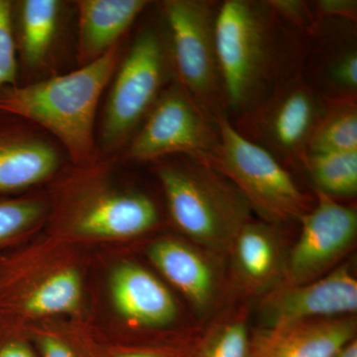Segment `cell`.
I'll use <instances>...</instances> for the list:
<instances>
[{"label":"cell","mask_w":357,"mask_h":357,"mask_svg":"<svg viewBox=\"0 0 357 357\" xmlns=\"http://www.w3.org/2000/svg\"><path fill=\"white\" fill-rule=\"evenodd\" d=\"M215 30L230 121L300 74L307 35L282 20L267 0L220 2Z\"/></svg>","instance_id":"obj_1"},{"label":"cell","mask_w":357,"mask_h":357,"mask_svg":"<svg viewBox=\"0 0 357 357\" xmlns=\"http://www.w3.org/2000/svg\"><path fill=\"white\" fill-rule=\"evenodd\" d=\"M119 47L79 70L27 86L0 91V112L34 122L53 134L74 163L96 164L98 102L116 68Z\"/></svg>","instance_id":"obj_2"},{"label":"cell","mask_w":357,"mask_h":357,"mask_svg":"<svg viewBox=\"0 0 357 357\" xmlns=\"http://www.w3.org/2000/svg\"><path fill=\"white\" fill-rule=\"evenodd\" d=\"M184 157L157 168L171 218L192 241L218 250L229 248L249 222L250 206L222 173Z\"/></svg>","instance_id":"obj_3"},{"label":"cell","mask_w":357,"mask_h":357,"mask_svg":"<svg viewBox=\"0 0 357 357\" xmlns=\"http://www.w3.org/2000/svg\"><path fill=\"white\" fill-rule=\"evenodd\" d=\"M220 143L211 158L202 161L229 178L267 222L301 220L311 211L310 199L291 171L269 152L237 132L229 117H218Z\"/></svg>","instance_id":"obj_4"},{"label":"cell","mask_w":357,"mask_h":357,"mask_svg":"<svg viewBox=\"0 0 357 357\" xmlns=\"http://www.w3.org/2000/svg\"><path fill=\"white\" fill-rule=\"evenodd\" d=\"M220 4L213 0L161 3L176 79L202 109L217 119L227 115L215 30Z\"/></svg>","instance_id":"obj_5"},{"label":"cell","mask_w":357,"mask_h":357,"mask_svg":"<svg viewBox=\"0 0 357 357\" xmlns=\"http://www.w3.org/2000/svg\"><path fill=\"white\" fill-rule=\"evenodd\" d=\"M156 27L143 28L117 72L103 116L102 140L119 146L144 121L174 70L170 40ZM169 36V35H168Z\"/></svg>","instance_id":"obj_6"},{"label":"cell","mask_w":357,"mask_h":357,"mask_svg":"<svg viewBox=\"0 0 357 357\" xmlns=\"http://www.w3.org/2000/svg\"><path fill=\"white\" fill-rule=\"evenodd\" d=\"M326 102L300 73L252 109L229 121L237 132L266 150L290 171L301 169Z\"/></svg>","instance_id":"obj_7"},{"label":"cell","mask_w":357,"mask_h":357,"mask_svg":"<svg viewBox=\"0 0 357 357\" xmlns=\"http://www.w3.org/2000/svg\"><path fill=\"white\" fill-rule=\"evenodd\" d=\"M220 143L218 119L202 109L175 77L129 143L126 156L153 161L185 155L206 161L218 151Z\"/></svg>","instance_id":"obj_8"},{"label":"cell","mask_w":357,"mask_h":357,"mask_svg":"<svg viewBox=\"0 0 357 357\" xmlns=\"http://www.w3.org/2000/svg\"><path fill=\"white\" fill-rule=\"evenodd\" d=\"M89 177L83 189L70 192L62 222L76 236L121 239L140 236L159 220L156 204L141 192L119 191Z\"/></svg>","instance_id":"obj_9"},{"label":"cell","mask_w":357,"mask_h":357,"mask_svg":"<svg viewBox=\"0 0 357 357\" xmlns=\"http://www.w3.org/2000/svg\"><path fill=\"white\" fill-rule=\"evenodd\" d=\"M311 211L301 218L302 229L288 260L290 285L314 280L351 248L357 234V211L316 191Z\"/></svg>","instance_id":"obj_10"},{"label":"cell","mask_w":357,"mask_h":357,"mask_svg":"<svg viewBox=\"0 0 357 357\" xmlns=\"http://www.w3.org/2000/svg\"><path fill=\"white\" fill-rule=\"evenodd\" d=\"M356 22L317 21L307 35L301 76L326 100H357Z\"/></svg>","instance_id":"obj_11"},{"label":"cell","mask_w":357,"mask_h":357,"mask_svg":"<svg viewBox=\"0 0 357 357\" xmlns=\"http://www.w3.org/2000/svg\"><path fill=\"white\" fill-rule=\"evenodd\" d=\"M357 310V282L345 267L312 283L290 285L262 306L263 323L282 331L309 319L352 314Z\"/></svg>","instance_id":"obj_12"},{"label":"cell","mask_w":357,"mask_h":357,"mask_svg":"<svg viewBox=\"0 0 357 357\" xmlns=\"http://www.w3.org/2000/svg\"><path fill=\"white\" fill-rule=\"evenodd\" d=\"M109 290L117 312L136 325L165 326L177 317V305L165 285L133 263L114 268Z\"/></svg>","instance_id":"obj_13"},{"label":"cell","mask_w":357,"mask_h":357,"mask_svg":"<svg viewBox=\"0 0 357 357\" xmlns=\"http://www.w3.org/2000/svg\"><path fill=\"white\" fill-rule=\"evenodd\" d=\"M60 154L48 141L17 128H0V194L22 191L52 177Z\"/></svg>","instance_id":"obj_14"},{"label":"cell","mask_w":357,"mask_h":357,"mask_svg":"<svg viewBox=\"0 0 357 357\" xmlns=\"http://www.w3.org/2000/svg\"><path fill=\"white\" fill-rule=\"evenodd\" d=\"M149 3L146 0L77 1L79 64L93 62L119 45V39Z\"/></svg>","instance_id":"obj_15"},{"label":"cell","mask_w":357,"mask_h":357,"mask_svg":"<svg viewBox=\"0 0 357 357\" xmlns=\"http://www.w3.org/2000/svg\"><path fill=\"white\" fill-rule=\"evenodd\" d=\"M83 297L81 274L73 267L61 268L27 288L0 290V314L44 317L70 314Z\"/></svg>","instance_id":"obj_16"},{"label":"cell","mask_w":357,"mask_h":357,"mask_svg":"<svg viewBox=\"0 0 357 357\" xmlns=\"http://www.w3.org/2000/svg\"><path fill=\"white\" fill-rule=\"evenodd\" d=\"M148 255L167 280L195 306H208L215 293V275L203 256L171 238L155 241L148 249Z\"/></svg>","instance_id":"obj_17"},{"label":"cell","mask_w":357,"mask_h":357,"mask_svg":"<svg viewBox=\"0 0 357 357\" xmlns=\"http://www.w3.org/2000/svg\"><path fill=\"white\" fill-rule=\"evenodd\" d=\"M354 330L351 319L298 324L281 331L269 357H335L351 342Z\"/></svg>","instance_id":"obj_18"},{"label":"cell","mask_w":357,"mask_h":357,"mask_svg":"<svg viewBox=\"0 0 357 357\" xmlns=\"http://www.w3.org/2000/svg\"><path fill=\"white\" fill-rule=\"evenodd\" d=\"M276 236L261 222H248L234 239L236 265L248 283L264 285L273 278L279 265Z\"/></svg>","instance_id":"obj_19"},{"label":"cell","mask_w":357,"mask_h":357,"mask_svg":"<svg viewBox=\"0 0 357 357\" xmlns=\"http://www.w3.org/2000/svg\"><path fill=\"white\" fill-rule=\"evenodd\" d=\"M61 2L24 0L20 3V46L25 64H42L50 51L58 29Z\"/></svg>","instance_id":"obj_20"},{"label":"cell","mask_w":357,"mask_h":357,"mask_svg":"<svg viewBox=\"0 0 357 357\" xmlns=\"http://www.w3.org/2000/svg\"><path fill=\"white\" fill-rule=\"evenodd\" d=\"M301 170L311 178L314 191L331 198L356 197L357 192V150L338 153H307Z\"/></svg>","instance_id":"obj_21"},{"label":"cell","mask_w":357,"mask_h":357,"mask_svg":"<svg viewBox=\"0 0 357 357\" xmlns=\"http://www.w3.org/2000/svg\"><path fill=\"white\" fill-rule=\"evenodd\" d=\"M357 150V100H328L310 140L307 153Z\"/></svg>","instance_id":"obj_22"},{"label":"cell","mask_w":357,"mask_h":357,"mask_svg":"<svg viewBox=\"0 0 357 357\" xmlns=\"http://www.w3.org/2000/svg\"><path fill=\"white\" fill-rule=\"evenodd\" d=\"M44 213L43 203L36 199H0V245L31 229Z\"/></svg>","instance_id":"obj_23"},{"label":"cell","mask_w":357,"mask_h":357,"mask_svg":"<svg viewBox=\"0 0 357 357\" xmlns=\"http://www.w3.org/2000/svg\"><path fill=\"white\" fill-rule=\"evenodd\" d=\"M13 2L0 0V91L15 86L17 77Z\"/></svg>","instance_id":"obj_24"},{"label":"cell","mask_w":357,"mask_h":357,"mask_svg":"<svg viewBox=\"0 0 357 357\" xmlns=\"http://www.w3.org/2000/svg\"><path fill=\"white\" fill-rule=\"evenodd\" d=\"M272 9L289 25L307 35L317 20L311 2L304 0H267Z\"/></svg>","instance_id":"obj_25"},{"label":"cell","mask_w":357,"mask_h":357,"mask_svg":"<svg viewBox=\"0 0 357 357\" xmlns=\"http://www.w3.org/2000/svg\"><path fill=\"white\" fill-rule=\"evenodd\" d=\"M248 331L243 323L225 326L215 338L206 357H246Z\"/></svg>","instance_id":"obj_26"},{"label":"cell","mask_w":357,"mask_h":357,"mask_svg":"<svg viewBox=\"0 0 357 357\" xmlns=\"http://www.w3.org/2000/svg\"><path fill=\"white\" fill-rule=\"evenodd\" d=\"M15 321L0 314V357H36L15 332Z\"/></svg>","instance_id":"obj_27"},{"label":"cell","mask_w":357,"mask_h":357,"mask_svg":"<svg viewBox=\"0 0 357 357\" xmlns=\"http://www.w3.org/2000/svg\"><path fill=\"white\" fill-rule=\"evenodd\" d=\"M311 3L317 21L347 20L356 22V0H317Z\"/></svg>","instance_id":"obj_28"},{"label":"cell","mask_w":357,"mask_h":357,"mask_svg":"<svg viewBox=\"0 0 357 357\" xmlns=\"http://www.w3.org/2000/svg\"><path fill=\"white\" fill-rule=\"evenodd\" d=\"M38 344L43 357H76L69 345L54 335H43Z\"/></svg>","instance_id":"obj_29"},{"label":"cell","mask_w":357,"mask_h":357,"mask_svg":"<svg viewBox=\"0 0 357 357\" xmlns=\"http://www.w3.org/2000/svg\"><path fill=\"white\" fill-rule=\"evenodd\" d=\"M335 357H357L356 340H351Z\"/></svg>","instance_id":"obj_30"},{"label":"cell","mask_w":357,"mask_h":357,"mask_svg":"<svg viewBox=\"0 0 357 357\" xmlns=\"http://www.w3.org/2000/svg\"><path fill=\"white\" fill-rule=\"evenodd\" d=\"M119 357H161L159 356H155L151 354H141V352H134V354H121Z\"/></svg>","instance_id":"obj_31"}]
</instances>
